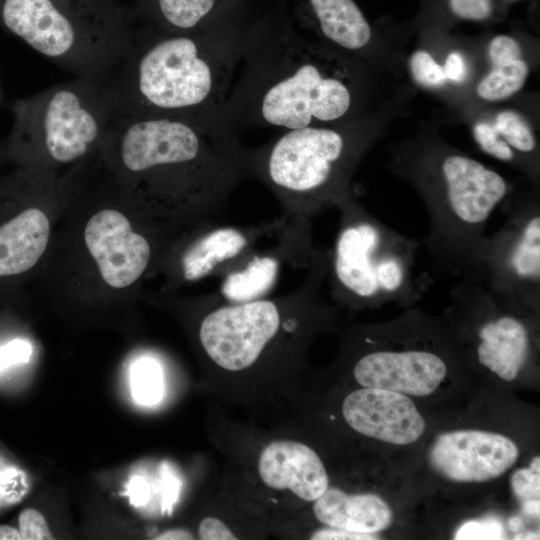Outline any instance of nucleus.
<instances>
[{"instance_id":"nucleus-12","label":"nucleus","mask_w":540,"mask_h":540,"mask_svg":"<svg viewBox=\"0 0 540 540\" xmlns=\"http://www.w3.org/2000/svg\"><path fill=\"white\" fill-rule=\"evenodd\" d=\"M276 242L256 249L237 267L222 275L216 295L229 303H243L269 297L284 266L308 267L315 245L312 219L287 218L276 234Z\"/></svg>"},{"instance_id":"nucleus-34","label":"nucleus","mask_w":540,"mask_h":540,"mask_svg":"<svg viewBox=\"0 0 540 540\" xmlns=\"http://www.w3.org/2000/svg\"><path fill=\"white\" fill-rule=\"evenodd\" d=\"M154 539L157 540H187L194 539L191 532L185 529H171L158 534Z\"/></svg>"},{"instance_id":"nucleus-29","label":"nucleus","mask_w":540,"mask_h":540,"mask_svg":"<svg viewBox=\"0 0 540 540\" xmlns=\"http://www.w3.org/2000/svg\"><path fill=\"white\" fill-rule=\"evenodd\" d=\"M18 523L23 540L53 539L45 517L34 508L24 509L19 515Z\"/></svg>"},{"instance_id":"nucleus-6","label":"nucleus","mask_w":540,"mask_h":540,"mask_svg":"<svg viewBox=\"0 0 540 540\" xmlns=\"http://www.w3.org/2000/svg\"><path fill=\"white\" fill-rule=\"evenodd\" d=\"M375 136L361 116L286 130L257 147L241 144L238 159L245 177L259 180L273 194L283 216L312 219L355 198L352 178Z\"/></svg>"},{"instance_id":"nucleus-11","label":"nucleus","mask_w":540,"mask_h":540,"mask_svg":"<svg viewBox=\"0 0 540 540\" xmlns=\"http://www.w3.org/2000/svg\"><path fill=\"white\" fill-rule=\"evenodd\" d=\"M282 214L255 225L209 223L191 229L171 259V275L179 282L221 277L258 249L265 237L275 235L285 224Z\"/></svg>"},{"instance_id":"nucleus-38","label":"nucleus","mask_w":540,"mask_h":540,"mask_svg":"<svg viewBox=\"0 0 540 540\" xmlns=\"http://www.w3.org/2000/svg\"><path fill=\"white\" fill-rule=\"evenodd\" d=\"M514 539H539V533L538 532H523L516 536H514Z\"/></svg>"},{"instance_id":"nucleus-1","label":"nucleus","mask_w":540,"mask_h":540,"mask_svg":"<svg viewBox=\"0 0 540 540\" xmlns=\"http://www.w3.org/2000/svg\"><path fill=\"white\" fill-rule=\"evenodd\" d=\"M363 63L295 27L287 0L260 6L242 43L222 113L229 138L241 131L327 126L361 117Z\"/></svg>"},{"instance_id":"nucleus-16","label":"nucleus","mask_w":540,"mask_h":540,"mask_svg":"<svg viewBox=\"0 0 540 540\" xmlns=\"http://www.w3.org/2000/svg\"><path fill=\"white\" fill-rule=\"evenodd\" d=\"M292 18L317 41L362 63L377 33L355 0H293Z\"/></svg>"},{"instance_id":"nucleus-5","label":"nucleus","mask_w":540,"mask_h":540,"mask_svg":"<svg viewBox=\"0 0 540 540\" xmlns=\"http://www.w3.org/2000/svg\"><path fill=\"white\" fill-rule=\"evenodd\" d=\"M328 254L315 246L302 283L281 296L229 303L212 292L194 301L196 341L207 363L225 373L295 365L335 317L322 293Z\"/></svg>"},{"instance_id":"nucleus-23","label":"nucleus","mask_w":540,"mask_h":540,"mask_svg":"<svg viewBox=\"0 0 540 540\" xmlns=\"http://www.w3.org/2000/svg\"><path fill=\"white\" fill-rule=\"evenodd\" d=\"M131 393L144 406L158 403L164 392V376L160 363L153 357L137 359L130 368Z\"/></svg>"},{"instance_id":"nucleus-31","label":"nucleus","mask_w":540,"mask_h":540,"mask_svg":"<svg viewBox=\"0 0 540 540\" xmlns=\"http://www.w3.org/2000/svg\"><path fill=\"white\" fill-rule=\"evenodd\" d=\"M198 536L202 540H234L237 535L219 518L206 517L198 526Z\"/></svg>"},{"instance_id":"nucleus-30","label":"nucleus","mask_w":540,"mask_h":540,"mask_svg":"<svg viewBox=\"0 0 540 540\" xmlns=\"http://www.w3.org/2000/svg\"><path fill=\"white\" fill-rule=\"evenodd\" d=\"M32 355L31 344L23 339H13L0 346V372L8 367L27 363Z\"/></svg>"},{"instance_id":"nucleus-15","label":"nucleus","mask_w":540,"mask_h":540,"mask_svg":"<svg viewBox=\"0 0 540 540\" xmlns=\"http://www.w3.org/2000/svg\"><path fill=\"white\" fill-rule=\"evenodd\" d=\"M342 415L356 432L382 442L408 445L425 431V420L405 394L362 387L349 393L342 403Z\"/></svg>"},{"instance_id":"nucleus-27","label":"nucleus","mask_w":540,"mask_h":540,"mask_svg":"<svg viewBox=\"0 0 540 540\" xmlns=\"http://www.w3.org/2000/svg\"><path fill=\"white\" fill-rule=\"evenodd\" d=\"M487 58L491 66L523 58L520 42L511 35L498 34L492 37L487 46Z\"/></svg>"},{"instance_id":"nucleus-39","label":"nucleus","mask_w":540,"mask_h":540,"mask_svg":"<svg viewBox=\"0 0 540 540\" xmlns=\"http://www.w3.org/2000/svg\"><path fill=\"white\" fill-rule=\"evenodd\" d=\"M0 102H1V91H0Z\"/></svg>"},{"instance_id":"nucleus-8","label":"nucleus","mask_w":540,"mask_h":540,"mask_svg":"<svg viewBox=\"0 0 540 540\" xmlns=\"http://www.w3.org/2000/svg\"><path fill=\"white\" fill-rule=\"evenodd\" d=\"M338 210V231L328 249L326 280L331 298L351 310L416 303L430 280L415 270L421 242L388 227L356 197Z\"/></svg>"},{"instance_id":"nucleus-25","label":"nucleus","mask_w":540,"mask_h":540,"mask_svg":"<svg viewBox=\"0 0 540 540\" xmlns=\"http://www.w3.org/2000/svg\"><path fill=\"white\" fill-rule=\"evenodd\" d=\"M408 69L416 84L437 89L446 84L443 66L426 50L414 51L408 60Z\"/></svg>"},{"instance_id":"nucleus-3","label":"nucleus","mask_w":540,"mask_h":540,"mask_svg":"<svg viewBox=\"0 0 540 540\" xmlns=\"http://www.w3.org/2000/svg\"><path fill=\"white\" fill-rule=\"evenodd\" d=\"M240 144L177 119L123 116L113 118L102 148L151 210L193 229L219 222L246 178Z\"/></svg>"},{"instance_id":"nucleus-28","label":"nucleus","mask_w":540,"mask_h":540,"mask_svg":"<svg viewBox=\"0 0 540 540\" xmlns=\"http://www.w3.org/2000/svg\"><path fill=\"white\" fill-rule=\"evenodd\" d=\"M505 531L495 519L471 520L465 522L456 532L457 540L503 539Z\"/></svg>"},{"instance_id":"nucleus-18","label":"nucleus","mask_w":540,"mask_h":540,"mask_svg":"<svg viewBox=\"0 0 540 540\" xmlns=\"http://www.w3.org/2000/svg\"><path fill=\"white\" fill-rule=\"evenodd\" d=\"M50 221L42 209L26 206L0 221V281L31 270L44 254Z\"/></svg>"},{"instance_id":"nucleus-19","label":"nucleus","mask_w":540,"mask_h":540,"mask_svg":"<svg viewBox=\"0 0 540 540\" xmlns=\"http://www.w3.org/2000/svg\"><path fill=\"white\" fill-rule=\"evenodd\" d=\"M313 512L322 524L361 533H377L393 520L389 505L373 493L348 494L338 488H327L313 502Z\"/></svg>"},{"instance_id":"nucleus-10","label":"nucleus","mask_w":540,"mask_h":540,"mask_svg":"<svg viewBox=\"0 0 540 540\" xmlns=\"http://www.w3.org/2000/svg\"><path fill=\"white\" fill-rule=\"evenodd\" d=\"M504 224L487 236L483 286L501 305L537 318L540 310L538 187L514 189L500 204Z\"/></svg>"},{"instance_id":"nucleus-21","label":"nucleus","mask_w":540,"mask_h":540,"mask_svg":"<svg viewBox=\"0 0 540 540\" xmlns=\"http://www.w3.org/2000/svg\"><path fill=\"white\" fill-rule=\"evenodd\" d=\"M520 0H424L423 13L432 20L492 22L505 16L509 7Z\"/></svg>"},{"instance_id":"nucleus-7","label":"nucleus","mask_w":540,"mask_h":540,"mask_svg":"<svg viewBox=\"0 0 540 540\" xmlns=\"http://www.w3.org/2000/svg\"><path fill=\"white\" fill-rule=\"evenodd\" d=\"M135 24L114 0H0V26L76 77L103 79Z\"/></svg>"},{"instance_id":"nucleus-35","label":"nucleus","mask_w":540,"mask_h":540,"mask_svg":"<svg viewBox=\"0 0 540 540\" xmlns=\"http://www.w3.org/2000/svg\"><path fill=\"white\" fill-rule=\"evenodd\" d=\"M540 508V501L538 500H528L523 503H521V509L524 514H526L529 517L538 518L539 517V510Z\"/></svg>"},{"instance_id":"nucleus-17","label":"nucleus","mask_w":540,"mask_h":540,"mask_svg":"<svg viewBox=\"0 0 540 540\" xmlns=\"http://www.w3.org/2000/svg\"><path fill=\"white\" fill-rule=\"evenodd\" d=\"M258 473L266 486L288 490L306 502H314L329 487L319 455L293 440H277L265 446L258 458Z\"/></svg>"},{"instance_id":"nucleus-2","label":"nucleus","mask_w":540,"mask_h":540,"mask_svg":"<svg viewBox=\"0 0 540 540\" xmlns=\"http://www.w3.org/2000/svg\"><path fill=\"white\" fill-rule=\"evenodd\" d=\"M260 3L253 1L190 31L136 19L125 54L101 79L113 118H172L234 141L224 132L222 113L245 32Z\"/></svg>"},{"instance_id":"nucleus-9","label":"nucleus","mask_w":540,"mask_h":540,"mask_svg":"<svg viewBox=\"0 0 540 540\" xmlns=\"http://www.w3.org/2000/svg\"><path fill=\"white\" fill-rule=\"evenodd\" d=\"M9 155L19 163L46 159L70 165L102 147L113 114L101 80L76 77L12 106Z\"/></svg>"},{"instance_id":"nucleus-32","label":"nucleus","mask_w":540,"mask_h":540,"mask_svg":"<svg viewBox=\"0 0 540 540\" xmlns=\"http://www.w3.org/2000/svg\"><path fill=\"white\" fill-rule=\"evenodd\" d=\"M442 66L448 82L461 84L466 80L468 65L465 56L461 52L454 50L448 53Z\"/></svg>"},{"instance_id":"nucleus-26","label":"nucleus","mask_w":540,"mask_h":540,"mask_svg":"<svg viewBox=\"0 0 540 540\" xmlns=\"http://www.w3.org/2000/svg\"><path fill=\"white\" fill-rule=\"evenodd\" d=\"M514 495L521 503L538 500L540 495V458L535 456L529 468L516 470L511 477Z\"/></svg>"},{"instance_id":"nucleus-4","label":"nucleus","mask_w":540,"mask_h":540,"mask_svg":"<svg viewBox=\"0 0 540 540\" xmlns=\"http://www.w3.org/2000/svg\"><path fill=\"white\" fill-rule=\"evenodd\" d=\"M392 169L425 204L430 228L423 243L436 269L482 284L485 229L513 186L482 162L434 139L401 146Z\"/></svg>"},{"instance_id":"nucleus-33","label":"nucleus","mask_w":540,"mask_h":540,"mask_svg":"<svg viewBox=\"0 0 540 540\" xmlns=\"http://www.w3.org/2000/svg\"><path fill=\"white\" fill-rule=\"evenodd\" d=\"M313 540H374L373 533H361L342 528L329 527L316 530L310 536Z\"/></svg>"},{"instance_id":"nucleus-20","label":"nucleus","mask_w":540,"mask_h":540,"mask_svg":"<svg viewBox=\"0 0 540 540\" xmlns=\"http://www.w3.org/2000/svg\"><path fill=\"white\" fill-rule=\"evenodd\" d=\"M255 0H135L137 20L171 31H190Z\"/></svg>"},{"instance_id":"nucleus-24","label":"nucleus","mask_w":540,"mask_h":540,"mask_svg":"<svg viewBox=\"0 0 540 540\" xmlns=\"http://www.w3.org/2000/svg\"><path fill=\"white\" fill-rule=\"evenodd\" d=\"M472 136L484 153L519 169V163L515 153L497 133L491 121H477L472 126Z\"/></svg>"},{"instance_id":"nucleus-36","label":"nucleus","mask_w":540,"mask_h":540,"mask_svg":"<svg viewBox=\"0 0 540 540\" xmlns=\"http://www.w3.org/2000/svg\"><path fill=\"white\" fill-rule=\"evenodd\" d=\"M0 540H22L20 531L8 525H0Z\"/></svg>"},{"instance_id":"nucleus-37","label":"nucleus","mask_w":540,"mask_h":540,"mask_svg":"<svg viewBox=\"0 0 540 540\" xmlns=\"http://www.w3.org/2000/svg\"><path fill=\"white\" fill-rule=\"evenodd\" d=\"M522 526V519L519 516L512 517L509 520V527L513 531H517Z\"/></svg>"},{"instance_id":"nucleus-13","label":"nucleus","mask_w":540,"mask_h":540,"mask_svg":"<svg viewBox=\"0 0 540 540\" xmlns=\"http://www.w3.org/2000/svg\"><path fill=\"white\" fill-rule=\"evenodd\" d=\"M519 449L509 437L482 430L440 434L429 450L431 466L454 482H485L509 470Z\"/></svg>"},{"instance_id":"nucleus-14","label":"nucleus","mask_w":540,"mask_h":540,"mask_svg":"<svg viewBox=\"0 0 540 540\" xmlns=\"http://www.w3.org/2000/svg\"><path fill=\"white\" fill-rule=\"evenodd\" d=\"M84 241L103 280L116 289L139 280L154 255L149 237L135 231L124 214L111 208L89 219Z\"/></svg>"},{"instance_id":"nucleus-22","label":"nucleus","mask_w":540,"mask_h":540,"mask_svg":"<svg viewBox=\"0 0 540 540\" xmlns=\"http://www.w3.org/2000/svg\"><path fill=\"white\" fill-rule=\"evenodd\" d=\"M529 72L530 67L523 58L491 66L477 84V95L488 102L506 100L523 88Z\"/></svg>"}]
</instances>
